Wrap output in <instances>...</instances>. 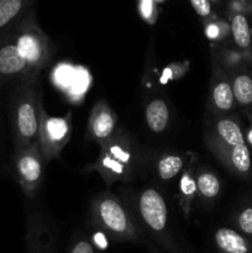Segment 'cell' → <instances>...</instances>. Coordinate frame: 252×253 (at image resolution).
<instances>
[{"label":"cell","instance_id":"8fae6325","mask_svg":"<svg viewBox=\"0 0 252 253\" xmlns=\"http://www.w3.org/2000/svg\"><path fill=\"white\" fill-rule=\"evenodd\" d=\"M119 119L105 99L96 101L91 108L86 124V138L103 146L119 132Z\"/></svg>","mask_w":252,"mask_h":253},{"label":"cell","instance_id":"277c9868","mask_svg":"<svg viewBox=\"0 0 252 253\" xmlns=\"http://www.w3.org/2000/svg\"><path fill=\"white\" fill-rule=\"evenodd\" d=\"M39 78L15 84L10 99L14 152L39 141L40 103L42 100Z\"/></svg>","mask_w":252,"mask_h":253},{"label":"cell","instance_id":"6da1fadb","mask_svg":"<svg viewBox=\"0 0 252 253\" xmlns=\"http://www.w3.org/2000/svg\"><path fill=\"white\" fill-rule=\"evenodd\" d=\"M124 203L132 214L138 229L163 253H187L173 234L168 205L155 187L123 190Z\"/></svg>","mask_w":252,"mask_h":253},{"label":"cell","instance_id":"4fadbf2b","mask_svg":"<svg viewBox=\"0 0 252 253\" xmlns=\"http://www.w3.org/2000/svg\"><path fill=\"white\" fill-rule=\"evenodd\" d=\"M194 156L190 153L177 152V151H165L160 153L153 161V173L161 182H170L175 179L193 165Z\"/></svg>","mask_w":252,"mask_h":253},{"label":"cell","instance_id":"8992f818","mask_svg":"<svg viewBox=\"0 0 252 253\" xmlns=\"http://www.w3.org/2000/svg\"><path fill=\"white\" fill-rule=\"evenodd\" d=\"M72 130H73V124H72L71 110L63 116H52L44 110L41 100L39 142L46 165L61 156V152L71 140Z\"/></svg>","mask_w":252,"mask_h":253},{"label":"cell","instance_id":"7c38bea8","mask_svg":"<svg viewBox=\"0 0 252 253\" xmlns=\"http://www.w3.org/2000/svg\"><path fill=\"white\" fill-rule=\"evenodd\" d=\"M208 98V110L215 115H225L234 109L235 98L229 74L217 63L212 68Z\"/></svg>","mask_w":252,"mask_h":253},{"label":"cell","instance_id":"44dd1931","mask_svg":"<svg viewBox=\"0 0 252 253\" xmlns=\"http://www.w3.org/2000/svg\"><path fill=\"white\" fill-rule=\"evenodd\" d=\"M235 103L241 106L252 105V77L245 72L229 74Z\"/></svg>","mask_w":252,"mask_h":253},{"label":"cell","instance_id":"484cf974","mask_svg":"<svg viewBox=\"0 0 252 253\" xmlns=\"http://www.w3.org/2000/svg\"><path fill=\"white\" fill-rule=\"evenodd\" d=\"M193 10L202 19L209 20L212 16V4L210 0H189Z\"/></svg>","mask_w":252,"mask_h":253},{"label":"cell","instance_id":"603a6c76","mask_svg":"<svg viewBox=\"0 0 252 253\" xmlns=\"http://www.w3.org/2000/svg\"><path fill=\"white\" fill-rule=\"evenodd\" d=\"M227 27L224 22L217 21V20L211 19L207 20L204 26V34L210 41H220L226 36Z\"/></svg>","mask_w":252,"mask_h":253},{"label":"cell","instance_id":"cb8c5ba5","mask_svg":"<svg viewBox=\"0 0 252 253\" xmlns=\"http://www.w3.org/2000/svg\"><path fill=\"white\" fill-rule=\"evenodd\" d=\"M236 226L242 235L252 237V207L245 208L237 214Z\"/></svg>","mask_w":252,"mask_h":253},{"label":"cell","instance_id":"4dcf8cb0","mask_svg":"<svg viewBox=\"0 0 252 253\" xmlns=\"http://www.w3.org/2000/svg\"><path fill=\"white\" fill-rule=\"evenodd\" d=\"M250 1H251V4H252V0H250Z\"/></svg>","mask_w":252,"mask_h":253},{"label":"cell","instance_id":"d4e9b609","mask_svg":"<svg viewBox=\"0 0 252 253\" xmlns=\"http://www.w3.org/2000/svg\"><path fill=\"white\" fill-rule=\"evenodd\" d=\"M138 11L148 24H155L157 20V1L156 0H138Z\"/></svg>","mask_w":252,"mask_h":253},{"label":"cell","instance_id":"f1b7e54d","mask_svg":"<svg viewBox=\"0 0 252 253\" xmlns=\"http://www.w3.org/2000/svg\"><path fill=\"white\" fill-rule=\"evenodd\" d=\"M211 1V4H217V2H220V0H210Z\"/></svg>","mask_w":252,"mask_h":253},{"label":"cell","instance_id":"ffe728a7","mask_svg":"<svg viewBox=\"0 0 252 253\" xmlns=\"http://www.w3.org/2000/svg\"><path fill=\"white\" fill-rule=\"evenodd\" d=\"M230 32L237 48L245 52L252 48V31L244 12L236 11L231 15Z\"/></svg>","mask_w":252,"mask_h":253},{"label":"cell","instance_id":"4316f807","mask_svg":"<svg viewBox=\"0 0 252 253\" xmlns=\"http://www.w3.org/2000/svg\"><path fill=\"white\" fill-rule=\"evenodd\" d=\"M143 246H146V249L148 250V252L150 253H163L157 246H156L155 244H153L152 241H150L148 239L145 240V244H143Z\"/></svg>","mask_w":252,"mask_h":253},{"label":"cell","instance_id":"5bb4252c","mask_svg":"<svg viewBox=\"0 0 252 253\" xmlns=\"http://www.w3.org/2000/svg\"><path fill=\"white\" fill-rule=\"evenodd\" d=\"M143 115H145V123L148 130L157 135L165 132L172 120L170 106L167 99L158 95L151 96L146 101Z\"/></svg>","mask_w":252,"mask_h":253},{"label":"cell","instance_id":"2e32d148","mask_svg":"<svg viewBox=\"0 0 252 253\" xmlns=\"http://www.w3.org/2000/svg\"><path fill=\"white\" fill-rule=\"evenodd\" d=\"M195 183H197L198 199L204 207H210L221 192V182L216 173L210 168L200 167L195 170Z\"/></svg>","mask_w":252,"mask_h":253},{"label":"cell","instance_id":"7a4b0ae2","mask_svg":"<svg viewBox=\"0 0 252 253\" xmlns=\"http://www.w3.org/2000/svg\"><path fill=\"white\" fill-rule=\"evenodd\" d=\"M138 152L132 137L127 132H119L100 146L96 160L83 168L84 173L96 172L106 187L115 183H130L137 174Z\"/></svg>","mask_w":252,"mask_h":253},{"label":"cell","instance_id":"3957f363","mask_svg":"<svg viewBox=\"0 0 252 253\" xmlns=\"http://www.w3.org/2000/svg\"><path fill=\"white\" fill-rule=\"evenodd\" d=\"M89 210L91 222L113 241L145 244L147 237L138 229L124 200L116 194L105 190L94 195Z\"/></svg>","mask_w":252,"mask_h":253},{"label":"cell","instance_id":"e0dca14e","mask_svg":"<svg viewBox=\"0 0 252 253\" xmlns=\"http://www.w3.org/2000/svg\"><path fill=\"white\" fill-rule=\"evenodd\" d=\"M36 0H0V34L19 24Z\"/></svg>","mask_w":252,"mask_h":253},{"label":"cell","instance_id":"52a82bcc","mask_svg":"<svg viewBox=\"0 0 252 253\" xmlns=\"http://www.w3.org/2000/svg\"><path fill=\"white\" fill-rule=\"evenodd\" d=\"M46 162L42 156L39 141L29 147L14 152V169L20 188L30 199L37 197L43 182Z\"/></svg>","mask_w":252,"mask_h":253},{"label":"cell","instance_id":"d6986e66","mask_svg":"<svg viewBox=\"0 0 252 253\" xmlns=\"http://www.w3.org/2000/svg\"><path fill=\"white\" fill-rule=\"evenodd\" d=\"M217 160L234 174L246 177L251 172V153L247 143L230 148L229 151L220 155Z\"/></svg>","mask_w":252,"mask_h":253},{"label":"cell","instance_id":"9c48e42d","mask_svg":"<svg viewBox=\"0 0 252 253\" xmlns=\"http://www.w3.org/2000/svg\"><path fill=\"white\" fill-rule=\"evenodd\" d=\"M22 57L11 29L0 34V86L36 79Z\"/></svg>","mask_w":252,"mask_h":253},{"label":"cell","instance_id":"ac0fdd59","mask_svg":"<svg viewBox=\"0 0 252 253\" xmlns=\"http://www.w3.org/2000/svg\"><path fill=\"white\" fill-rule=\"evenodd\" d=\"M198 198L197 183H195V169L193 165L185 170H183L178 180V193L177 200L179 204V209L185 219L190 216L194 200Z\"/></svg>","mask_w":252,"mask_h":253},{"label":"cell","instance_id":"9a60e30c","mask_svg":"<svg viewBox=\"0 0 252 253\" xmlns=\"http://www.w3.org/2000/svg\"><path fill=\"white\" fill-rule=\"evenodd\" d=\"M212 242L219 253H252V245L241 232L230 227H220L212 235Z\"/></svg>","mask_w":252,"mask_h":253},{"label":"cell","instance_id":"7402d4cb","mask_svg":"<svg viewBox=\"0 0 252 253\" xmlns=\"http://www.w3.org/2000/svg\"><path fill=\"white\" fill-rule=\"evenodd\" d=\"M67 253H99V247L88 235L79 234L73 237Z\"/></svg>","mask_w":252,"mask_h":253},{"label":"cell","instance_id":"30bf717a","mask_svg":"<svg viewBox=\"0 0 252 253\" xmlns=\"http://www.w3.org/2000/svg\"><path fill=\"white\" fill-rule=\"evenodd\" d=\"M56 231L48 217L40 210L26 217L25 253H56Z\"/></svg>","mask_w":252,"mask_h":253},{"label":"cell","instance_id":"f546056e","mask_svg":"<svg viewBox=\"0 0 252 253\" xmlns=\"http://www.w3.org/2000/svg\"><path fill=\"white\" fill-rule=\"evenodd\" d=\"M156 1H157V2H158V1H163V0H156Z\"/></svg>","mask_w":252,"mask_h":253},{"label":"cell","instance_id":"ba28073f","mask_svg":"<svg viewBox=\"0 0 252 253\" xmlns=\"http://www.w3.org/2000/svg\"><path fill=\"white\" fill-rule=\"evenodd\" d=\"M205 147L215 156L229 151L230 148L246 143L242 128L235 119L225 115H215L208 120L204 131Z\"/></svg>","mask_w":252,"mask_h":253},{"label":"cell","instance_id":"83f0119b","mask_svg":"<svg viewBox=\"0 0 252 253\" xmlns=\"http://www.w3.org/2000/svg\"><path fill=\"white\" fill-rule=\"evenodd\" d=\"M246 141L247 142L250 143V146H252V125H251V127H250V130H249V132H247V135H246Z\"/></svg>","mask_w":252,"mask_h":253},{"label":"cell","instance_id":"5b68a950","mask_svg":"<svg viewBox=\"0 0 252 253\" xmlns=\"http://www.w3.org/2000/svg\"><path fill=\"white\" fill-rule=\"evenodd\" d=\"M15 42L35 77L47 66L52 57V44L48 36L37 24L34 10L11 27Z\"/></svg>","mask_w":252,"mask_h":253}]
</instances>
